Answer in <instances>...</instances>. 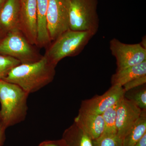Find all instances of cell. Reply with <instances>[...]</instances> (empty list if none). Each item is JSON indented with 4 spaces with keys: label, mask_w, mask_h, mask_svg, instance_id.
<instances>
[{
    "label": "cell",
    "mask_w": 146,
    "mask_h": 146,
    "mask_svg": "<svg viewBox=\"0 0 146 146\" xmlns=\"http://www.w3.org/2000/svg\"><path fill=\"white\" fill-rule=\"evenodd\" d=\"M56 67L44 55L36 62L16 66L3 80L15 84L30 94L52 82Z\"/></svg>",
    "instance_id": "1"
},
{
    "label": "cell",
    "mask_w": 146,
    "mask_h": 146,
    "mask_svg": "<svg viewBox=\"0 0 146 146\" xmlns=\"http://www.w3.org/2000/svg\"><path fill=\"white\" fill-rule=\"evenodd\" d=\"M29 95L15 84L0 80V119L6 128L25 119Z\"/></svg>",
    "instance_id": "2"
},
{
    "label": "cell",
    "mask_w": 146,
    "mask_h": 146,
    "mask_svg": "<svg viewBox=\"0 0 146 146\" xmlns=\"http://www.w3.org/2000/svg\"><path fill=\"white\" fill-rule=\"evenodd\" d=\"M94 36L89 32L75 31L69 29L47 47L44 56L56 66L65 58L79 54Z\"/></svg>",
    "instance_id": "3"
},
{
    "label": "cell",
    "mask_w": 146,
    "mask_h": 146,
    "mask_svg": "<svg viewBox=\"0 0 146 146\" xmlns=\"http://www.w3.org/2000/svg\"><path fill=\"white\" fill-rule=\"evenodd\" d=\"M0 54L13 57L21 64L34 63L43 57L19 29L9 32L0 41Z\"/></svg>",
    "instance_id": "4"
},
{
    "label": "cell",
    "mask_w": 146,
    "mask_h": 146,
    "mask_svg": "<svg viewBox=\"0 0 146 146\" xmlns=\"http://www.w3.org/2000/svg\"><path fill=\"white\" fill-rule=\"evenodd\" d=\"M98 4V0H70V29L96 34L100 24Z\"/></svg>",
    "instance_id": "5"
},
{
    "label": "cell",
    "mask_w": 146,
    "mask_h": 146,
    "mask_svg": "<svg viewBox=\"0 0 146 146\" xmlns=\"http://www.w3.org/2000/svg\"><path fill=\"white\" fill-rule=\"evenodd\" d=\"M70 0H48L47 27L52 42L70 29Z\"/></svg>",
    "instance_id": "6"
},
{
    "label": "cell",
    "mask_w": 146,
    "mask_h": 146,
    "mask_svg": "<svg viewBox=\"0 0 146 146\" xmlns=\"http://www.w3.org/2000/svg\"><path fill=\"white\" fill-rule=\"evenodd\" d=\"M110 48L112 54L116 58L117 71L146 60V49L140 44H125L113 38L110 42Z\"/></svg>",
    "instance_id": "7"
},
{
    "label": "cell",
    "mask_w": 146,
    "mask_h": 146,
    "mask_svg": "<svg viewBox=\"0 0 146 146\" xmlns=\"http://www.w3.org/2000/svg\"><path fill=\"white\" fill-rule=\"evenodd\" d=\"M19 29L31 44L36 46L38 23L36 0H20Z\"/></svg>",
    "instance_id": "8"
},
{
    "label": "cell",
    "mask_w": 146,
    "mask_h": 146,
    "mask_svg": "<svg viewBox=\"0 0 146 146\" xmlns=\"http://www.w3.org/2000/svg\"><path fill=\"white\" fill-rule=\"evenodd\" d=\"M123 86L112 85L104 94L96 95L89 100L82 101L80 110L102 115L108 108L117 103L124 97Z\"/></svg>",
    "instance_id": "9"
},
{
    "label": "cell",
    "mask_w": 146,
    "mask_h": 146,
    "mask_svg": "<svg viewBox=\"0 0 146 146\" xmlns=\"http://www.w3.org/2000/svg\"><path fill=\"white\" fill-rule=\"evenodd\" d=\"M142 110L125 97L118 103L116 115L117 135L123 139L141 116Z\"/></svg>",
    "instance_id": "10"
},
{
    "label": "cell",
    "mask_w": 146,
    "mask_h": 146,
    "mask_svg": "<svg viewBox=\"0 0 146 146\" xmlns=\"http://www.w3.org/2000/svg\"><path fill=\"white\" fill-rule=\"evenodd\" d=\"M74 122L82 128L94 140L98 139L103 133L104 121L102 115L80 109Z\"/></svg>",
    "instance_id": "11"
},
{
    "label": "cell",
    "mask_w": 146,
    "mask_h": 146,
    "mask_svg": "<svg viewBox=\"0 0 146 146\" xmlns=\"http://www.w3.org/2000/svg\"><path fill=\"white\" fill-rule=\"evenodd\" d=\"M20 0H7L0 9V30L6 35L19 29Z\"/></svg>",
    "instance_id": "12"
},
{
    "label": "cell",
    "mask_w": 146,
    "mask_h": 146,
    "mask_svg": "<svg viewBox=\"0 0 146 146\" xmlns=\"http://www.w3.org/2000/svg\"><path fill=\"white\" fill-rule=\"evenodd\" d=\"M62 138L68 146H95V140L75 122L64 131Z\"/></svg>",
    "instance_id": "13"
},
{
    "label": "cell",
    "mask_w": 146,
    "mask_h": 146,
    "mask_svg": "<svg viewBox=\"0 0 146 146\" xmlns=\"http://www.w3.org/2000/svg\"><path fill=\"white\" fill-rule=\"evenodd\" d=\"M37 5L38 36L36 46L47 47L51 43L47 27L46 14L48 0H36Z\"/></svg>",
    "instance_id": "14"
},
{
    "label": "cell",
    "mask_w": 146,
    "mask_h": 146,
    "mask_svg": "<svg viewBox=\"0 0 146 146\" xmlns=\"http://www.w3.org/2000/svg\"><path fill=\"white\" fill-rule=\"evenodd\" d=\"M146 75V60L143 63L116 71L111 78L112 85L123 86L134 79Z\"/></svg>",
    "instance_id": "15"
},
{
    "label": "cell",
    "mask_w": 146,
    "mask_h": 146,
    "mask_svg": "<svg viewBox=\"0 0 146 146\" xmlns=\"http://www.w3.org/2000/svg\"><path fill=\"white\" fill-rule=\"evenodd\" d=\"M146 133V111H142L139 119L123 139V146H134Z\"/></svg>",
    "instance_id": "16"
},
{
    "label": "cell",
    "mask_w": 146,
    "mask_h": 146,
    "mask_svg": "<svg viewBox=\"0 0 146 146\" xmlns=\"http://www.w3.org/2000/svg\"><path fill=\"white\" fill-rule=\"evenodd\" d=\"M118 103L108 108L102 114L104 125V130L102 135H117L116 122Z\"/></svg>",
    "instance_id": "17"
},
{
    "label": "cell",
    "mask_w": 146,
    "mask_h": 146,
    "mask_svg": "<svg viewBox=\"0 0 146 146\" xmlns=\"http://www.w3.org/2000/svg\"><path fill=\"white\" fill-rule=\"evenodd\" d=\"M124 97L135 103L142 111H146L145 84L125 92Z\"/></svg>",
    "instance_id": "18"
},
{
    "label": "cell",
    "mask_w": 146,
    "mask_h": 146,
    "mask_svg": "<svg viewBox=\"0 0 146 146\" xmlns=\"http://www.w3.org/2000/svg\"><path fill=\"white\" fill-rule=\"evenodd\" d=\"M21 64L19 60L13 57L0 54V80L3 79L13 68Z\"/></svg>",
    "instance_id": "19"
},
{
    "label": "cell",
    "mask_w": 146,
    "mask_h": 146,
    "mask_svg": "<svg viewBox=\"0 0 146 146\" xmlns=\"http://www.w3.org/2000/svg\"><path fill=\"white\" fill-rule=\"evenodd\" d=\"M95 146H124L123 139L117 135H102L95 140Z\"/></svg>",
    "instance_id": "20"
},
{
    "label": "cell",
    "mask_w": 146,
    "mask_h": 146,
    "mask_svg": "<svg viewBox=\"0 0 146 146\" xmlns=\"http://www.w3.org/2000/svg\"><path fill=\"white\" fill-rule=\"evenodd\" d=\"M146 82V75L134 79L131 81L125 84L123 86V87L125 92L144 84H145Z\"/></svg>",
    "instance_id": "21"
},
{
    "label": "cell",
    "mask_w": 146,
    "mask_h": 146,
    "mask_svg": "<svg viewBox=\"0 0 146 146\" xmlns=\"http://www.w3.org/2000/svg\"><path fill=\"white\" fill-rule=\"evenodd\" d=\"M39 146H68L65 141L61 138L60 140H51L43 141Z\"/></svg>",
    "instance_id": "22"
},
{
    "label": "cell",
    "mask_w": 146,
    "mask_h": 146,
    "mask_svg": "<svg viewBox=\"0 0 146 146\" xmlns=\"http://www.w3.org/2000/svg\"><path fill=\"white\" fill-rule=\"evenodd\" d=\"M6 129L0 119V146H2L5 141V130Z\"/></svg>",
    "instance_id": "23"
},
{
    "label": "cell",
    "mask_w": 146,
    "mask_h": 146,
    "mask_svg": "<svg viewBox=\"0 0 146 146\" xmlns=\"http://www.w3.org/2000/svg\"><path fill=\"white\" fill-rule=\"evenodd\" d=\"M133 146H146V133Z\"/></svg>",
    "instance_id": "24"
},
{
    "label": "cell",
    "mask_w": 146,
    "mask_h": 146,
    "mask_svg": "<svg viewBox=\"0 0 146 146\" xmlns=\"http://www.w3.org/2000/svg\"><path fill=\"white\" fill-rule=\"evenodd\" d=\"M142 46L143 48H144L145 49H146V36H144L143 38H142V41L141 43H139Z\"/></svg>",
    "instance_id": "25"
},
{
    "label": "cell",
    "mask_w": 146,
    "mask_h": 146,
    "mask_svg": "<svg viewBox=\"0 0 146 146\" xmlns=\"http://www.w3.org/2000/svg\"><path fill=\"white\" fill-rule=\"evenodd\" d=\"M7 0H0V9L2 7L5 3L6 1Z\"/></svg>",
    "instance_id": "26"
},
{
    "label": "cell",
    "mask_w": 146,
    "mask_h": 146,
    "mask_svg": "<svg viewBox=\"0 0 146 146\" xmlns=\"http://www.w3.org/2000/svg\"><path fill=\"white\" fill-rule=\"evenodd\" d=\"M5 35L4 33H3L0 30V41L2 40V39L3 38L4 36H5Z\"/></svg>",
    "instance_id": "27"
}]
</instances>
